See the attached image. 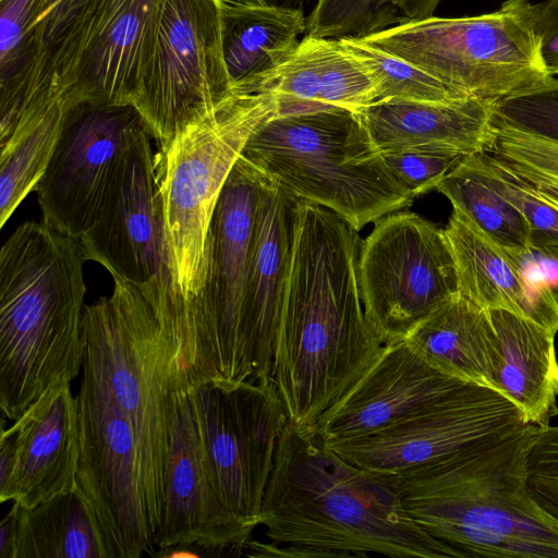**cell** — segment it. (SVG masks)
<instances>
[{"instance_id":"1","label":"cell","mask_w":558,"mask_h":558,"mask_svg":"<svg viewBox=\"0 0 558 558\" xmlns=\"http://www.w3.org/2000/svg\"><path fill=\"white\" fill-rule=\"evenodd\" d=\"M360 245L342 217L299 201L272 384L289 421L306 429H316L385 347L364 311Z\"/></svg>"},{"instance_id":"2","label":"cell","mask_w":558,"mask_h":558,"mask_svg":"<svg viewBox=\"0 0 558 558\" xmlns=\"http://www.w3.org/2000/svg\"><path fill=\"white\" fill-rule=\"evenodd\" d=\"M259 525L271 543L323 557L463 558L411 519L383 474L351 464L317 432L290 421L278 444Z\"/></svg>"},{"instance_id":"3","label":"cell","mask_w":558,"mask_h":558,"mask_svg":"<svg viewBox=\"0 0 558 558\" xmlns=\"http://www.w3.org/2000/svg\"><path fill=\"white\" fill-rule=\"evenodd\" d=\"M80 240L45 222L20 225L0 252V410L16 421L51 385L83 367Z\"/></svg>"},{"instance_id":"4","label":"cell","mask_w":558,"mask_h":558,"mask_svg":"<svg viewBox=\"0 0 558 558\" xmlns=\"http://www.w3.org/2000/svg\"><path fill=\"white\" fill-rule=\"evenodd\" d=\"M534 428L383 475L411 519L463 558H558V521L526 482Z\"/></svg>"},{"instance_id":"5","label":"cell","mask_w":558,"mask_h":558,"mask_svg":"<svg viewBox=\"0 0 558 558\" xmlns=\"http://www.w3.org/2000/svg\"><path fill=\"white\" fill-rule=\"evenodd\" d=\"M109 296L85 306L83 366L102 384L132 425L151 534L161 524L171 433L192 384L179 348L135 286L120 279Z\"/></svg>"},{"instance_id":"6","label":"cell","mask_w":558,"mask_h":558,"mask_svg":"<svg viewBox=\"0 0 558 558\" xmlns=\"http://www.w3.org/2000/svg\"><path fill=\"white\" fill-rule=\"evenodd\" d=\"M300 199L326 207L357 231L411 206L355 111L270 114L240 155Z\"/></svg>"},{"instance_id":"7","label":"cell","mask_w":558,"mask_h":558,"mask_svg":"<svg viewBox=\"0 0 558 558\" xmlns=\"http://www.w3.org/2000/svg\"><path fill=\"white\" fill-rule=\"evenodd\" d=\"M275 112L267 93L234 92L155 157L180 337L195 328L206 284L209 230L223 184L254 130Z\"/></svg>"},{"instance_id":"8","label":"cell","mask_w":558,"mask_h":558,"mask_svg":"<svg viewBox=\"0 0 558 558\" xmlns=\"http://www.w3.org/2000/svg\"><path fill=\"white\" fill-rule=\"evenodd\" d=\"M360 39L411 63L459 97L495 102L553 78L521 0H506L481 15L408 20Z\"/></svg>"},{"instance_id":"9","label":"cell","mask_w":558,"mask_h":558,"mask_svg":"<svg viewBox=\"0 0 558 558\" xmlns=\"http://www.w3.org/2000/svg\"><path fill=\"white\" fill-rule=\"evenodd\" d=\"M189 400L213 486L236 517L258 526L289 421L274 384L213 378L193 385Z\"/></svg>"},{"instance_id":"10","label":"cell","mask_w":558,"mask_h":558,"mask_svg":"<svg viewBox=\"0 0 558 558\" xmlns=\"http://www.w3.org/2000/svg\"><path fill=\"white\" fill-rule=\"evenodd\" d=\"M231 94L221 0H159L155 45L133 106L160 150Z\"/></svg>"},{"instance_id":"11","label":"cell","mask_w":558,"mask_h":558,"mask_svg":"<svg viewBox=\"0 0 558 558\" xmlns=\"http://www.w3.org/2000/svg\"><path fill=\"white\" fill-rule=\"evenodd\" d=\"M357 277L365 315L385 343L404 339L460 294L445 231L412 211L375 221L361 241Z\"/></svg>"},{"instance_id":"12","label":"cell","mask_w":558,"mask_h":558,"mask_svg":"<svg viewBox=\"0 0 558 558\" xmlns=\"http://www.w3.org/2000/svg\"><path fill=\"white\" fill-rule=\"evenodd\" d=\"M150 138L147 129L141 130L121 154L97 219L80 241L87 260L140 289L163 322L172 313L174 296Z\"/></svg>"},{"instance_id":"13","label":"cell","mask_w":558,"mask_h":558,"mask_svg":"<svg viewBox=\"0 0 558 558\" xmlns=\"http://www.w3.org/2000/svg\"><path fill=\"white\" fill-rule=\"evenodd\" d=\"M262 180L263 174L239 157L214 210L207 280L195 308L199 381L247 380L242 353V313Z\"/></svg>"},{"instance_id":"14","label":"cell","mask_w":558,"mask_h":558,"mask_svg":"<svg viewBox=\"0 0 558 558\" xmlns=\"http://www.w3.org/2000/svg\"><path fill=\"white\" fill-rule=\"evenodd\" d=\"M527 425L506 396L464 383L373 434L328 447L362 470L395 474L501 440Z\"/></svg>"},{"instance_id":"15","label":"cell","mask_w":558,"mask_h":558,"mask_svg":"<svg viewBox=\"0 0 558 558\" xmlns=\"http://www.w3.org/2000/svg\"><path fill=\"white\" fill-rule=\"evenodd\" d=\"M101 0H48L0 58V153L54 106H71L87 70Z\"/></svg>"},{"instance_id":"16","label":"cell","mask_w":558,"mask_h":558,"mask_svg":"<svg viewBox=\"0 0 558 558\" xmlns=\"http://www.w3.org/2000/svg\"><path fill=\"white\" fill-rule=\"evenodd\" d=\"M78 423L76 485L98 518L114 558L154 550L134 432L107 387L88 368L75 395Z\"/></svg>"},{"instance_id":"17","label":"cell","mask_w":558,"mask_h":558,"mask_svg":"<svg viewBox=\"0 0 558 558\" xmlns=\"http://www.w3.org/2000/svg\"><path fill=\"white\" fill-rule=\"evenodd\" d=\"M143 129L144 120L133 105L85 101L69 107L35 187L43 222L80 240L97 219L118 159Z\"/></svg>"},{"instance_id":"18","label":"cell","mask_w":558,"mask_h":558,"mask_svg":"<svg viewBox=\"0 0 558 558\" xmlns=\"http://www.w3.org/2000/svg\"><path fill=\"white\" fill-rule=\"evenodd\" d=\"M299 201L263 174L257 228L242 313L247 380L272 384V365L290 274Z\"/></svg>"},{"instance_id":"19","label":"cell","mask_w":558,"mask_h":558,"mask_svg":"<svg viewBox=\"0 0 558 558\" xmlns=\"http://www.w3.org/2000/svg\"><path fill=\"white\" fill-rule=\"evenodd\" d=\"M254 529L228 508L209 480L187 393L171 433L163 517L154 546L198 543L243 555Z\"/></svg>"},{"instance_id":"20","label":"cell","mask_w":558,"mask_h":558,"mask_svg":"<svg viewBox=\"0 0 558 558\" xmlns=\"http://www.w3.org/2000/svg\"><path fill=\"white\" fill-rule=\"evenodd\" d=\"M464 383L433 367L405 339L390 341L315 432L327 446L364 437Z\"/></svg>"},{"instance_id":"21","label":"cell","mask_w":558,"mask_h":558,"mask_svg":"<svg viewBox=\"0 0 558 558\" xmlns=\"http://www.w3.org/2000/svg\"><path fill=\"white\" fill-rule=\"evenodd\" d=\"M16 462L0 501L33 507L76 484L78 423L71 381L51 385L11 426Z\"/></svg>"},{"instance_id":"22","label":"cell","mask_w":558,"mask_h":558,"mask_svg":"<svg viewBox=\"0 0 558 558\" xmlns=\"http://www.w3.org/2000/svg\"><path fill=\"white\" fill-rule=\"evenodd\" d=\"M452 251L459 293L484 310H506L558 331L554 288L530 279L522 259L494 242L461 211L444 229Z\"/></svg>"},{"instance_id":"23","label":"cell","mask_w":558,"mask_h":558,"mask_svg":"<svg viewBox=\"0 0 558 558\" xmlns=\"http://www.w3.org/2000/svg\"><path fill=\"white\" fill-rule=\"evenodd\" d=\"M494 101L463 97L449 101L383 99L356 111L383 154L433 149L465 156L488 150Z\"/></svg>"},{"instance_id":"24","label":"cell","mask_w":558,"mask_h":558,"mask_svg":"<svg viewBox=\"0 0 558 558\" xmlns=\"http://www.w3.org/2000/svg\"><path fill=\"white\" fill-rule=\"evenodd\" d=\"M158 12L159 0H101L86 74L71 106L134 104L153 53Z\"/></svg>"},{"instance_id":"25","label":"cell","mask_w":558,"mask_h":558,"mask_svg":"<svg viewBox=\"0 0 558 558\" xmlns=\"http://www.w3.org/2000/svg\"><path fill=\"white\" fill-rule=\"evenodd\" d=\"M257 93L270 95L277 116L332 110L356 112L377 99L371 74L339 39L306 35Z\"/></svg>"},{"instance_id":"26","label":"cell","mask_w":558,"mask_h":558,"mask_svg":"<svg viewBox=\"0 0 558 558\" xmlns=\"http://www.w3.org/2000/svg\"><path fill=\"white\" fill-rule=\"evenodd\" d=\"M498 340L496 390L514 403L526 423L545 426L557 413L555 332L506 310H489Z\"/></svg>"},{"instance_id":"27","label":"cell","mask_w":558,"mask_h":558,"mask_svg":"<svg viewBox=\"0 0 558 558\" xmlns=\"http://www.w3.org/2000/svg\"><path fill=\"white\" fill-rule=\"evenodd\" d=\"M303 9L221 0L222 50L232 90L257 93L305 34Z\"/></svg>"},{"instance_id":"28","label":"cell","mask_w":558,"mask_h":558,"mask_svg":"<svg viewBox=\"0 0 558 558\" xmlns=\"http://www.w3.org/2000/svg\"><path fill=\"white\" fill-rule=\"evenodd\" d=\"M404 339L436 369L496 390L498 340L489 313L461 294L438 307Z\"/></svg>"},{"instance_id":"29","label":"cell","mask_w":558,"mask_h":558,"mask_svg":"<svg viewBox=\"0 0 558 558\" xmlns=\"http://www.w3.org/2000/svg\"><path fill=\"white\" fill-rule=\"evenodd\" d=\"M17 506L16 558H114L104 527L76 484L33 507Z\"/></svg>"},{"instance_id":"30","label":"cell","mask_w":558,"mask_h":558,"mask_svg":"<svg viewBox=\"0 0 558 558\" xmlns=\"http://www.w3.org/2000/svg\"><path fill=\"white\" fill-rule=\"evenodd\" d=\"M436 190L494 242L514 256L532 252L529 226L521 213L496 191L471 174L461 162Z\"/></svg>"},{"instance_id":"31","label":"cell","mask_w":558,"mask_h":558,"mask_svg":"<svg viewBox=\"0 0 558 558\" xmlns=\"http://www.w3.org/2000/svg\"><path fill=\"white\" fill-rule=\"evenodd\" d=\"M66 106H54L0 157V226L3 227L33 191L59 141Z\"/></svg>"},{"instance_id":"32","label":"cell","mask_w":558,"mask_h":558,"mask_svg":"<svg viewBox=\"0 0 558 558\" xmlns=\"http://www.w3.org/2000/svg\"><path fill=\"white\" fill-rule=\"evenodd\" d=\"M461 165L496 191L524 217L532 251L547 254L558 250V208L533 193L507 166L488 151L465 156Z\"/></svg>"},{"instance_id":"33","label":"cell","mask_w":558,"mask_h":558,"mask_svg":"<svg viewBox=\"0 0 558 558\" xmlns=\"http://www.w3.org/2000/svg\"><path fill=\"white\" fill-rule=\"evenodd\" d=\"M367 70L375 82L377 99L449 101L459 97L439 81L411 63L368 45L360 38L339 39Z\"/></svg>"},{"instance_id":"34","label":"cell","mask_w":558,"mask_h":558,"mask_svg":"<svg viewBox=\"0 0 558 558\" xmlns=\"http://www.w3.org/2000/svg\"><path fill=\"white\" fill-rule=\"evenodd\" d=\"M408 21L390 0H317L306 36L363 38Z\"/></svg>"},{"instance_id":"35","label":"cell","mask_w":558,"mask_h":558,"mask_svg":"<svg viewBox=\"0 0 558 558\" xmlns=\"http://www.w3.org/2000/svg\"><path fill=\"white\" fill-rule=\"evenodd\" d=\"M493 124L558 145V78L495 101Z\"/></svg>"},{"instance_id":"36","label":"cell","mask_w":558,"mask_h":558,"mask_svg":"<svg viewBox=\"0 0 558 558\" xmlns=\"http://www.w3.org/2000/svg\"><path fill=\"white\" fill-rule=\"evenodd\" d=\"M529 489L558 521V425L535 426L525 456Z\"/></svg>"},{"instance_id":"37","label":"cell","mask_w":558,"mask_h":558,"mask_svg":"<svg viewBox=\"0 0 558 558\" xmlns=\"http://www.w3.org/2000/svg\"><path fill=\"white\" fill-rule=\"evenodd\" d=\"M383 156L392 174L414 197L436 190L465 157L460 153L433 149H409Z\"/></svg>"},{"instance_id":"38","label":"cell","mask_w":558,"mask_h":558,"mask_svg":"<svg viewBox=\"0 0 558 558\" xmlns=\"http://www.w3.org/2000/svg\"><path fill=\"white\" fill-rule=\"evenodd\" d=\"M494 125L488 153L501 160L558 182V145Z\"/></svg>"},{"instance_id":"39","label":"cell","mask_w":558,"mask_h":558,"mask_svg":"<svg viewBox=\"0 0 558 558\" xmlns=\"http://www.w3.org/2000/svg\"><path fill=\"white\" fill-rule=\"evenodd\" d=\"M521 9L535 32L541 57L547 72L558 76V0H543L531 3L521 0Z\"/></svg>"},{"instance_id":"40","label":"cell","mask_w":558,"mask_h":558,"mask_svg":"<svg viewBox=\"0 0 558 558\" xmlns=\"http://www.w3.org/2000/svg\"><path fill=\"white\" fill-rule=\"evenodd\" d=\"M153 557L178 558V557H226L241 556V554L231 548L215 547L198 543L177 544L153 550Z\"/></svg>"},{"instance_id":"41","label":"cell","mask_w":558,"mask_h":558,"mask_svg":"<svg viewBox=\"0 0 558 558\" xmlns=\"http://www.w3.org/2000/svg\"><path fill=\"white\" fill-rule=\"evenodd\" d=\"M16 462L15 432L12 427L4 428L2 416L0 434V493L9 486Z\"/></svg>"},{"instance_id":"42","label":"cell","mask_w":558,"mask_h":558,"mask_svg":"<svg viewBox=\"0 0 558 558\" xmlns=\"http://www.w3.org/2000/svg\"><path fill=\"white\" fill-rule=\"evenodd\" d=\"M500 159V158H499ZM504 161V160H502ZM506 162V161H505ZM510 170L537 196L558 208V182L506 162Z\"/></svg>"},{"instance_id":"43","label":"cell","mask_w":558,"mask_h":558,"mask_svg":"<svg viewBox=\"0 0 558 558\" xmlns=\"http://www.w3.org/2000/svg\"><path fill=\"white\" fill-rule=\"evenodd\" d=\"M19 539V506L13 502L0 522V558H16Z\"/></svg>"},{"instance_id":"44","label":"cell","mask_w":558,"mask_h":558,"mask_svg":"<svg viewBox=\"0 0 558 558\" xmlns=\"http://www.w3.org/2000/svg\"><path fill=\"white\" fill-rule=\"evenodd\" d=\"M408 20L429 17L442 0H390Z\"/></svg>"},{"instance_id":"45","label":"cell","mask_w":558,"mask_h":558,"mask_svg":"<svg viewBox=\"0 0 558 558\" xmlns=\"http://www.w3.org/2000/svg\"><path fill=\"white\" fill-rule=\"evenodd\" d=\"M238 1L245 2V3L259 4V5L303 9V7L307 3H310L312 0H238Z\"/></svg>"},{"instance_id":"46","label":"cell","mask_w":558,"mask_h":558,"mask_svg":"<svg viewBox=\"0 0 558 558\" xmlns=\"http://www.w3.org/2000/svg\"><path fill=\"white\" fill-rule=\"evenodd\" d=\"M547 254L548 255L550 254L553 257L558 259V250L557 248L549 251ZM554 292H555V295H556V299L558 302V284L554 288Z\"/></svg>"}]
</instances>
